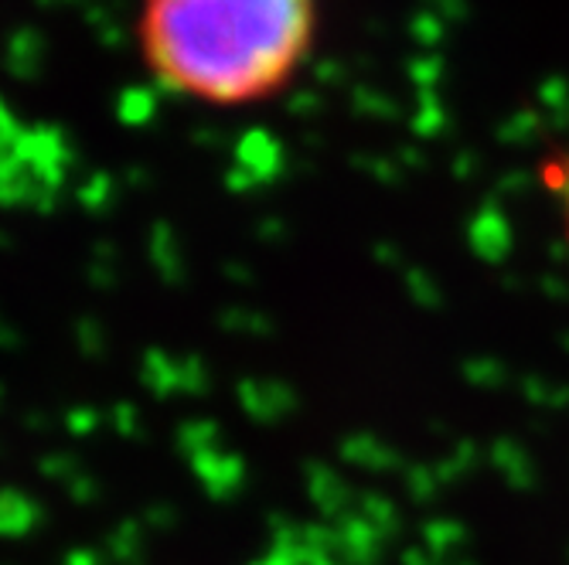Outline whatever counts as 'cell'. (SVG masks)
Segmentation results:
<instances>
[{
    "instance_id": "obj_1",
    "label": "cell",
    "mask_w": 569,
    "mask_h": 565,
    "mask_svg": "<svg viewBox=\"0 0 569 565\" xmlns=\"http://www.w3.org/2000/svg\"><path fill=\"white\" fill-rule=\"evenodd\" d=\"M318 38V0H143L140 56L164 89L249 107L293 82Z\"/></svg>"
},
{
    "instance_id": "obj_2",
    "label": "cell",
    "mask_w": 569,
    "mask_h": 565,
    "mask_svg": "<svg viewBox=\"0 0 569 565\" xmlns=\"http://www.w3.org/2000/svg\"><path fill=\"white\" fill-rule=\"evenodd\" d=\"M549 191L559 204V215H562V225H566V239H569V150L562 153V158L556 164H549Z\"/></svg>"
}]
</instances>
